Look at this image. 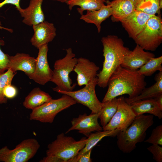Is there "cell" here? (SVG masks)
Wrapping results in <instances>:
<instances>
[{"mask_svg": "<svg viewBox=\"0 0 162 162\" xmlns=\"http://www.w3.org/2000/svg\"><path fill=\"white\" fill-rule=\"evenodd\" d=\"M145 76L137 70H132L119 66L109 78L108 89L102 102L110 100L124 94L131 99L140 94L146 88Z\"/></svg>", "mask_w": 162, "mask_h": 162, "instance_id": "1", "label": "cell"}, {"mask_svg": "<svg viewBox=\"0 0 162 162\" xmlns=\"http://www.w3.org/2000/svg\"><path fill=\"white\" fill-rule=\"evenodd\" d=\"M101 41L104 60L102 70L97 74V85L104 88L107 86L112 74L121 66L124 57L131 50L124 46L122 40L116 35L103 37Z\"/></svg>", "mask_w": 162, "mask_h": 162, "instance_id": "2", "label": "cell"}, {"mask_svg": "<svg viewBox=\"0 0 162 162\" xmlns=\"http://www.w3.org/2000/svg\"><path fill=\"white\" fill-rule=\"evenodd\" d=\"M87 138L83 137L76 141L63 133L58 134L56 139L47 146L46 156L40 162H70L84 146Z\"/></svg>", "mask_w": 162, "mask_h": 162, "instance_id": "3", "label": "cell"}, {"mask_svg": "<svg viewBox=\"0 0 162 162\" xmlns=\"http://www.w3.org/2000/svg\"><path fill=\"white\" fill-rule=\"evenodd\" d=\"M154 123V116L143 114L136 117L130 126L117 134V147L124 153H130L134 150L138 143L143 141L146 131Z\"/></svg>", "mask_w": 162, "mask_h": 162, "instance_id": "4", "label": "cell"}, {"mask_svg": "<svg viewBox=\"0 0 162 162\" xmlns=\"http://www.w3.org/2000/svg\"><path fill=\"white\" fill-rule=\"evenodd\" d=\"M66 54L64 57L55 61L50 80L56 85L52 89L57 92L72 91L76 85L72 84L69 74L73 71L77 63V58L75 57V54L73 52L71 48L66 49Z\"/></svg>", "mask_w": 162, "mask_h": 162, "instance_id": "5", "label": "cell"}, {"mask_svg": "<svg viewBox=\"0 0 162 162\" xmlns=\"http://www.w3.org/2000/svg\"><path fill=\"white\" fill-rule=\"evenodd\" d=\"M76 103L71 97L63 94L60 98L52 99L32 110L30 114V119L42 123H52L58 113Z\"/></svg>", "mask_w": 162, "mask_h": 162, "instance_id": "6", "label": "cell"}, {"mask_svg": "<svg viewBox=\"0 0 162 162\" xmlns=\"http://www.w3.org/2000/svg\"><path fill=\"white\" fill-rule=\"evenodd\" d=\"M144 50L154 51L162 42V20L159 16H153L143 30L134 40Z\"/></svg>", "mask_w": 162, "mask_h": 162, "instance_id": "7", "label": "cell"}, {"mask_svg": "<svg viewBox=\"0 0 162 162\" xmlns=\"http://www.w3.org/2000/svg\"><path fill=\"white\" fill-rule=\"evenodd\" d=\"M40 147L37 140L33 138L23 140L13 149L4 146L0 149V161L28 162L35 155Z\"/></svg>", "mask_w": 162, "mask_h": 162, "instance_id": "8", "label": "cell"}, {"mask_svg": "<svg viewBox=\"0 0 162 162\" xmlns=\"http://www.w3.org/2000/svg\"><path fill=\"white\" fill-rule=\"evenodd\" d=\"M97 84V77L93 78L82 88L76 91H59L58 93L67 95L78 103L88 107L92 113H98L102 108L103 103L98 99L95 88Z\"/></svg>", "mask_w": 162, "mask_h": 162, "instance_id": "9", "label": "cell"}, {"mask_svg": "<svg viewBox=\"0 0 162 162\" xmlns=\"http://www.w3.org/2000/svg\"><path fill=\"white\" fill-rule=\"evenodd\" d=\"M117 110L111 120L104 128V130H118L120 131L126 129L131 124L136 116L130 104L121 96Z\"/></svg>", "mask_w": 162, "mask_h": 162, "instance_id": "10", "label": "cell"}, {"mask_svg": "<svg viewBox=\"0 0 162 162\" xmlns=\"http://www.w3.org/2000/svg\"><path fill=\"white\" fill-rule=\"evenodd\" d=\"M38 50L34 71L29 78L40 85H44L50 81L53 70L50 67L47 59L48 44L43 45Z\"/></svg>", "mask_w": 162, "mask_h": 162, "instance_id": "11", "label": "cell"}, {"mask_svg": "<svg viewBox=\"0 0 162 162\" xmlns=\"http://www.w3.org/2000/svg\"><path fill=\"white\" fill-rule=\"evenodd\" d=\"M99 113H91L89 115L86 113L80 115L71 121V126L65 132L69 133L73 130H77L78 132L88 137L92 132L102 131V127L98 122Z\"/></svg>", "mask_w": 162, "mask_h": 162, "instance_id": "12", "label": "cell"}, {"mask_svg": "<svg viewBox=\"0 0 162 162\" xmlns=\"http://www.w3.org/2000/svg\"><path fill=\"white\" fill-rule=\"evenodd\" d=\"M153 15L135 10L120 22L129 37L134 40L144 28L148 20Z\"/></svg>", "mask_w": 162, "mask_h": 162, "instance_id": "13", "label": "cell"}, {"mask_svg": "<svg viewBox=\"0 0 162 162\" xmlns=\"http://www.w3.org/2000/svg\"><path fill=\"white\" fill-rule=\"evenodd\" d=\"M34 34L30 39L32 45L38 49L51 42L56 35V28L53 23L44 21L32 26Z\"/></svg>", "mask_w": 162, "mask_h": 162, "instance_id": "14", "label": "cell"}, {"mask_svg": "<svg viewBox=\"0 0 162 162\" xmlns=\"http://www.w3.org/2000/svg\"><path fill=\"white\" fill-rule=\"evenodd\" d=\"M99 68L94 62L86 58H77V63L73 71L77 74V84L80 86L87 85L97 77Z\"/></svg>", "mask_w": 162, "mask_h": 162, "instance_id": "15", "label": "cell"}, {"mask_svg": "<svg viewBox=\"0 0 162 162\" xmlns=\"http://www.w3.org/2000/svg\"><path fill=\"white\" fill-rule=\"evenodd\" d=\"M154 57H155L154 53L145 51L136 44L134 49L125 56L121 66L130 70H137Z\"/></svg>", "mask_w": 162, "mask_h": 162, "instance_id": "16", "label": "cell"}, {"mask_svg": "<svg viewBox=\"0 0 162 162\" xmlns=\"http://www.w3.org/2000/svg\"><path fill=\"white\" fill-rule=\"evenodd\" d=\"M36 63V58L26 53H17L14 56H9L8 68L14 73L22 71L29 78L34 72Z\"/></svg>", "mask_w": 162, "mask_h": 162, "instance_id": "17", "label": "cell"}, {"mask_svg": "<svg viewBox=\"0 0 162 162\" xmlns=\"http://www.w3.org/2000/svg\"><path fill=\"white\" fill-rule=\"evenodd\" d=\"M44 0H30L28 6L19 11L22 17V22L27 25L32 26L43 22L45 16L42 10Z\"/></svg>", "mask_w": 162, "mask_h": 162, "instance_id": "18", "label": "cell"}, {"mask_svg": "<svg viewBox=\"0 0 162 162\" xmlns=\"http://www.w3.org/2000/svg\"><path fill=\"white\" fill-rule=\"evenodd\" d=\"M106 3L111 8V20L114 22H121L135 10L134 0H106Z\"/></svg>", "mask_w": 162, "mask_h": 162, "instance_id": "19", "label": "cell"}, {"mask_svg": "<svg viewBox=\"0 0 162 162\" xmlns=\"http://www.w3.org/2000/svg\"><path fill=\"white\" fill-rule=\"evenodd\" d=\"M130 105L136 116L148 113L159 119L162 118V110L157 105L154 98L138 100L131 103Z\"/></svg>", "mask_w": 162, "mask_h": 162, "instance_id": "20", "label": "cell"}, {"mask_svg": "<svg viewBox=\"0 0 162 162\" xmlns=\"http://www.w3.org/2000/svg\"><path fill=\"white\" fill-rule=\"evenodd\" d=\"M98 10H87L86 14L81 15L80 19L88 23L94 24L97 27L98 32L100 33L101 29V24L103 22L111 16V8L107 3Z\"/></svg>", "mask_w": 162, "mask_h": 162, "instance_id": "21", "label": "cell"}, {"mask_svg": "<svg viewBox=\"0 0 162 162\" xmlns=\"http://www.w3.org/2000/svg\"><path fill=\"white\" fill-rule=\"evenodd\" d=\"M154 80L155 83L151 86L144 88L141 93L132 98H124L126 102L130 104L131 103L139 100L155 98L162 94V71L156 74Z\"/></svg>", "mask_w": 162, "mask_h": 162, "instance_id": "22", "label": "cell"}, {"mask_svg": "<svg viewBox=\"0 0 162 162\" xmlns=\"http://www.w3.org/2000/svg\"><path fill=\"white\" fill-rule=\"evenodd\" d=\"M119 130H104L91 133L88 136L87 141L84 147L77 154L70 160V162H77L80 157L92 148L103 138L105 137H115L116 136Z\"/></svg>", "mask_w": 162, "mask_h": 162, "instance_id": "23", "label": "cell"}, {"mask_svg": "<svg viewBox=\"0 0 162 162\" xmlns=\"http://www.w3.org/2000/svg\"><path fill=\"white\" fill-rule=\"evenodd\" d=\"M52 99V97L48 93L39 88H35L25 98L23 105L26 108L32 110Z\"/></svg>", "mask_w": 162, "mask_h": 162, "instance_id": "24", "label": "cell"}, {"mask_svg": "<svg viewBox=\"0 0 162 162\" xmlns=\"http://www.w3.org/2000/svg\"><path fill=\"white\" fill-rule=\"evenodd\" d=\"M120 98H115L103 103L102 108L99 112L98 118L102 128L104 127L111 120L116 112Z\"/></svg>", "mask_w": 162, "mask_h": 162, "instance_id": "25", "label": "cell"}, {"mask_svg": "<svg viewBox=\"0 0 162 162\" xmlns=\"http://www.w3.org/2000/svg\"><path fill=\"white\" fill-rule=\"evenodd\" d=\"M106 0H70L66 3L71 10L75 6L80 7L77 10L81 15L85 10H98L105 5Z\"/></svg>", "mask_w": 162, "mask_h": 162, "instance_id": "26", "label": "cell"}, {"mask_svg": "<svg viewBox=\"0 0 162 162\" xmlns=\"http://www.w3.org/2000/svg\"><path fill=\"white\" fill-rule=\"evenodd\" d=\"M162 56L152 58L137 70L141 75L150 76L157 71H162Z\"/></svg>", "mask_w": 162, "mask_h": 162, "instance_id": "27", "label": "cell"}, {"mask_svg": "<svg viewBox=\"0 0 162 162\" xmlns=\"http://www.w3.org/2000/svg\"><path fill=\"white\" fill-rule=\"evenodd\" d=\"M136 10L151 15H155L160 10L159 0H134Z\"/></svg>", "mask_w": 162, "mask_h": 162, "instance_id": "28", "label": "cell"}, {"mask_svg": "<svg viewBox=\"0 0 162 162\" xmlns=\"http://www.w3.org/2000/svg\"><path fill=\"white\" fill-rule=\"evenodd\" d=\"M16 72H13L10 69L0 75V104H6L8 99L3 94L4 88L6 85L11 84L12 80Z\"/></svg>", "mask_w": 162, "mask_h": 162, "instance_id": "29", "label": "cell"}, {"mask_svg": "<svg viewBox=\"0 0 162 162\" xmlns=\"http://www.w3.org/2000/svg\"><path fill=\"white\" fill-rule=\"evenodd\" d=\"M152 144L162 145V125H160L153 129L150 136L145 141Z\"/></svg>", "mask_w": 162, "mask_h": 162, "instance_id": "30", "label": "cell"}, {"mask_svg": "<svg viewBox=\"0 0 162 162\" xmlns=\"http://www.w3.org/2000/svg\"><path fill=\"white\" fill-rule=\"evenodd\" d=\"M4 41L0 38V75L8 69L9 55L4 53L1 48V46L4 45Z\"/></svg>", "mask_w": 162, "mask_h": 162, "instance_id": "31", "label": "cell"}, {"mask_svg": "<svg viewBox=\"0 0 162 162\" xmlns=\"http://www.w3.org/2000/svg\"><path fill=\"white\" fill-rule=\"evenodd\" d=\"M153 154V158L157 162H162V147L158 145L152 144L147 148Z\"/></svg>", "mask_w": 162, "mask_h": 162, "instance_id": "32", "label": "cell"}, {"mask_svg": "<svg viewBox=\"0 0 162 162\" xmlns=\"http://www.w3.org/2000/svg\"><path fill=\"white\" fill-rule=\"evenodd\" d=\"M3 94L7 99H12L15 98L17 94L16 88L11 84L5 86L3 90Z\"/></svg>", "mask_w": 162, "mask_h": 162, "instance_id": "33", "label": "cell"}, {"mask_svg": "<svg viewBox=\"0 0 162 162\" xmlns=\"http://www.w3.org/2000/svg\"><path fill=\"white\" fill-rule=\"evenodd\" d=\"M20 0H4L0 3V8L5 4H10L15 5L19 11L22 9L20 4Z\"/></svg>", "mask_w": 162, "mask_h": 162, "instance_id": "34", "label": "cell"}, {"mask_svg": "<svg viewBox=\"0 0 162 162\" xmlns=\"http://www.w3.org/2000/svg\"><path fill=\"white\" fill-rule=\"evenodd\" d=\"M92 149H90L81 155L77 162H91V155Z\"/></svg>", "mask_w": 162, "mask_h": 162, "instance_id": "35", "label": "cell"}, {"mask_svg": "<svg viewBox=\"0 0 162 162\" xmlns=\"http://www.w3.org/2000/svg\"><path fill=\"white\" fill-rule=\"evenodd\" d=\"M159 108L162 110V94L154 98Z\"/></svg>", "mask_w": 162, "mask_h": 162, "instance_id": "36", "label": "cell"}, {"mask_svg": "<svg viewBox=\"0 0 162 162\" xmlns=\"http://www.w3.org/2000/svg\"><path fill=\"white\" fill-rule=\"evenodd\" d=\"M0 29H4L12 33L13 32V30L11 29L6 28L2 26H1V22L0 21Z\"/></svg>", "mask_w": 162, "mask_h": 162, "instance_id": "37", "label": "cell"}, {"mask_svg": "<svg viewBox=\"0 0 162 162\" xmlns=\"http://www.w3.org/2000/svg\"><path fill=\"white\" fill-rule=\"evenodd\" d=\"M51 0L58 1V2H59L62 3L65 2L66 3L68 2L70 0Z\"/></svg>", "mask_w": 162, "mask_h": 162, "instance_id": "38", "label": "cell"}, {"mask_svg": "<svg viewBox=\"0 0 162 162\" xmlns=\"http://www.w3.org/2000/svg\"><path fill=\"white\" fill-rule=\"evenodd\" d=\"M159 7L160 10L162 8V0H159Z\"/></svg>", "mask_w": 162, "mask_h": 162, "instance_id": "39", "label": "cell"}, {"mask_svg": "<svg viewBox=\"0 0 162 162\" xmlns=\"http://www.w3.org/2000/svg\"></svg>", "mask_w": 162, "mask_h": 162, "instance_id": "40", "label": "cell"}]
</instances>
